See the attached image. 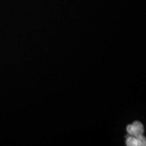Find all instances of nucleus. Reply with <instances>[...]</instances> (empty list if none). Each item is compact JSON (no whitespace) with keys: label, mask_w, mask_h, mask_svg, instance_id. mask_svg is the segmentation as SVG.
Returning <instances> with one entry per match:
<instances>
[{"label":"nucleus","mask_w":146,"mask_h":146,"mask_svg":"<svg viewBox=\"0 0 146 146\" xmlns=\"http://www.w3.org/2000/svg\"><path fill=\"white\" fill-rule=\"evenodd\" d=\"M127 131L129 134L133 137H138L142 135L143 133V126L139 121H135L131 125L127 127Z\"/></svg>","instance_id":"1"},{"label":"nucleus","mask_w":146,"mask_h":146,"mask_svg":"<svg viewBox=\"0 0 146 146\" xmlns=\"http://www.w3.org/2000/svg\"><path fill=\"white\" fill-rule=\"evenodd\" d=\"M126 144L129 146L145 145V138L143 135L138 137H129L126 140Z\"/></svg>","instance_id":"2"}]
</instances>
